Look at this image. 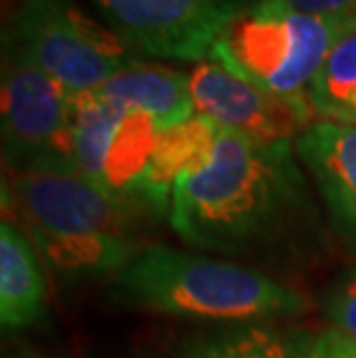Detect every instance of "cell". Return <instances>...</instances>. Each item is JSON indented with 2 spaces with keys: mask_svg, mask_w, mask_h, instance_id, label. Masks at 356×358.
<instances>
[{
  "mask_svg": "<svg viewBox=\"0 0 356 358\" xmlns=\"http://www.w3.org/2000/svg\"><path fill=\"white\" fill-rule=\"evenodd\" d=\"M306 210L308 185L294 141L266 146L218 125L208 157L173 185L169 220L187 245L250 255L285 238Z\"/></svg>",
  "mask_w": 356,
  "mask_h": 358,
  "instance_id": "1",
  "label": "cell"
},
{
  "mask_svg": "<svg viewBox=\"0 0 356 358\" xmlns=\"http://www.w3.org/2000/svg\"><path fill=\"white\" fill-rule=\"evenodd\" d=\"M3 208L58 273H118L141 250L134 241L139 208L95 185L77 164L5 169Z\"/></svg>",
  "mask_w": 356,
  "mask_h": 358,
  "instance_id": "2",
  "label": "cell"
},
{
  "mask_svg": "<svg viewBox=\"0 0 356 358\" xmlns=\"http://www.w3.org/2000/svg\"><path fill=\"white\" fill-rule=\"evenodd\" d=\"M116 285L141 310L204 322L252 324L308 306L299 292L250 266L160 245L141 248L116 273Z\"/></svg>",
  "mask_w": 356,
  "mask_h": 358,
  "instance_id": "3",
  "label": "cell"
},
{
  "mask_svg": "<svg viewBox=\"0 0 356 358\" xmlns=\"http://www.w3.org/2000/svg\"><path fill=\"white\" fill-rule=\"evenodd\" d=\"M352 24L356 19L306 14L287 0H248L218 37L208 60L271 95L308 100L324 58Z\"/></svg>",
  "mask_w": 356,
  "mask_h": 358,
  "instance_id": "4",
  "label": "cell"
},
{
  "mask_svg": "<svg viewBox=\"0 0 356 358\" xmlns=\"http://www.w3.org/2000/svg\"><path fill=\"white\" fill-rule=\"evenodd\" d=\"M5 35L70 95L95 93L134 60L109 26H100L72 0H24Z\"/></svg>",
  "mask_w": 356,
  "mask_h": 358,
  "instance_id": "5",
  "label": "cell"
},
{
  "mask_svg": "<svg viewBox=\"0 0 356 358\" xmlns=\"http://www.w3.org/2000/svg\"><path fill=\"white\" fill-rule=\"evenodd\" d=\"M74 95L5 35L3 155L5 169L77 164L72 146Z\"/></svg>",
  "mask_w": 356,
  "mask_h": 358,
  "instance_id": "6",
  "label": "cell"
},
{
  "mask_svg": "<svg viewBox=\"0 0 356 358\" xmlns=\"http://www.w3.org/2000/svg\"><path fill=\"white\" fill-rule=\"evenodd\" d=\"M162 129L143 113L95 93L74 95V162L113 199L143 210L139 182Z\"/></svg>",
  "mask_w": 356,
  "mask_h": 358,
  "instance_id": "7",
  "label": "cell"
},
{
  "mask_svg": "<svg viewBox=\"0 0 356 358\" xmlns=\"http://www.w3.org/2000/svg\"><path fill=\"white\" fill-rule=\"evenodd\" d=\"M109 28L146 56L208 60L241 7L229 0H95Z\"/></svg>",
  "mask_w": 356,
  "mask_h": 358,
  "instance_id": "8",
  "label": "cell"
},
{
  "mask_svg": "<svg viewBox=\"0 0 356 358\" xmlns=\"http://www.w3.org/2000/svg\"><path fill=\"white\" fill-rule=\"evenodd\" d=\"M197 113L257 143L297 141L315 123L308 100H285L204 60L187 74Z\"/></svg>",
  "mask_w": 356,
  "mask_h": 358,
  "instance_id": "9",
  "label": "cell"
},
{
  "mask_svg": "<svg viewBox=\"0 0 356 358\" xmlns=\"http://www.w3.org/2000/svg\"><path fill=\"white\" fill-rule=\"evenodd\" d=\"M294 148L327 201L336 231L356 248V125L315 120Z\"/></svg>",
  "mask_w": 356,
  "mask_h": 358,
  "instance_id": "10",
  "label": "cell"
},
{
  "mask_svg": "<svg viewBox=\"0 0 356 358\" xmlns=\"http://www.w3.org/2000/svg\"><path fill=\"white\" fill-rule=\"evenodd\" d=\"M95 95L148 116L164 132L197 116L190 77L171 67L132 60Z\"/></svg>",
  "mask_w": 356,
  "mask_h": 358,
  "instance_id": "11",
  "label": "cell"
},
{
  "mask_svg": "<svg viewBox=\"0 0 356 358\" xmlns=\"http://www.w3.org/2000/svg\"><path fill=\"white\" fill-rule=\"evenodd\" d=\"M47 285L35 243L12 220L0 224V324L19 331L44 315Z\"/></svg>",
  "mask_w": 356,
  "mask_h": 358,
  "instance_id": "12",
  "label": "cell"
},
{
  "mask_svg": "<svg viewBox=\"0 0 356 358\" xmlns=\"http://www.w3.org/2000/svg\"><path fill=\"white\" fill-rule=\"evenodd\" d=\"M218 125L197 113L190 120L160 132L153 157L139 182V201L143 208L164 213L171 206V192L180 173L201 164L215 143Z\"/></svg>",
  "mask_w": 356,
  "mask_h": 358,
  "instance_id": "13",
  "label": "cell"
},
{
  "mask_svg": "<svg viewBox=\"0 0 356 358\" xmlns=\"http://www.w3.org/2000/svg\"><path fill=\"white\" fill-rule=\"evenodd\" d=\"M178 358H308V338L269 324H241L190 338L178 347Z\"/></svg>",
  "mask_w": 356,
  "mask_h": 358,
  "instance_id": "14",
  "label": "cell"
},
{
  "mask_svg": "<svg viewBox=\"0 0 356 358\" xmlns=\"http://www.w3.org/2000/svg\"><path fill=\"white\" fill-rule=\"evenodd\" d=\"M315 120L356 125V24L338 37L308 90Z\"/></svg>",
  "mask_w": 356,
  "mask_h": 358,
  "instance_id": "15",
  "label": "cell"
},
{
  "mask_svg": "<svg viewBox=\"0 0 356 358\" xmlns=\"http://www.w3.org/2000/svg\"><path fill=\"white\" fill-rule=\"evenodd\" d=\"M322 303L333 329L352 335L356 340V266L329 289Z\"/></svg>",
  "mask_w": 356,
  "mask_h": 358,
  "instance_id": "16",
  "label": "cell"
},
{
  "mask_svg": "<svg viewBox=\"0 0 356 358\" xmlns=\"http://www.w3.org/2000/svg\"><path fill=\"white\" fill-rule=\"evenodd\" d=\"M308 358H356V340L338 329L308 338Z\"/></svg>",
  "mask_w": 356,
  "mask_h": 358,
  "instance_id": "17",
  "label": "cell"
},
{
  "mask_svg": "<svg viewBox=\"0 0 356 358\" xmlns=\"http://www.w3.org/2000/svg\"><path fill=\"white\" fill-rule=\"evenodd\" d=\"M287 3L315 17L356 19V0H287Z\"/></svg>",
  "mask_w": 356,
  "mask_h": 358,
  "instance_id": "18",
  "label": "cell"
},
{
  "mask_svg": "<svg viewBox=\"0 0 356 358\" xmlns=\"http://www.w3.org/2000/svg\"><path fill=\"white\" fill-rule=\"evenodd\" d=\"M229 3H238V5H245L248 0H229Z\"/></svg>",
  "mask_w": 356,
  "mask_h": 358,
  "instance_id": "19",
  "label": "cell"
},
{
  "mask_svg": "<svg viewBox=\"0 0 356 358\" xmlns=\"http://www.w3.org/2000/svg\"><path fill=\"white\" fill-rule=\"evenodd\" d=\"M19 358H35V356H19Z\"/></svg>",
  "mask_w": 356,
  "mask_h": 358,
  "instance_id": "20",
  "label": "cell"
}]
</instances>
